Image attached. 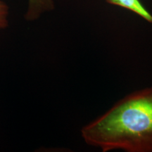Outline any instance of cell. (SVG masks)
<instances>
[{
  "label": "cell",
  "instance_id": "obj_1",
  "mask_svg": "<svg viewBox=\"0 0 152 152\" xmlns=\"http://www.w3.org/2000/svg\"><path fill=\"white\" fill-rule=\"evenodd\" d=\"M81 137L103 152H152V86L119 100L83 127Z\"/></svg>",
  "mask_w": 152,
  "mask_h": 152
},
{
  "label": "cell",
  "instance_id": "obj_2",
  "mask_svg": "<svg viewBox=\"0 0 152 152\" xmlns=\"http://www.w3.org/2000/svg\"><path fill=\"white\" fill-rule=\"evenodd\" d=\"M54 0H28L25 19L28 21H34L45 13L54 10Z\"/></svg>",
  "mask_w": 152,
  "mask_h": 152
},
{
  "label": "cell",
  "instance_id": "obj_3",
  "mask_svg": "<svg viewBox=\"0 0 152 152\" xmlns=\"http://www.w3.org/2000/svg\"><path fill=\"white\" fill-rule=\"evenodd\" d=\"M110 4L118 6L123 9H128L142 17L147 22L152 23V15L144 7L140 0H106Z\"/></svg>",
  "mask_w": 152,
  "mask_h": 152
},
{
  "label": "cell",
  "instance_id": "obj_4",
  "mask_svg": "<svg viewBox=\"0 0 152 152\" xmlns=\"http://www.w3.org/2000/svg\"><path fill=\"white\" fill-rule=\"evenodd\" d=\"M9 15L8 5L0 0V30L6 29L9 26Z\"/></svg>",
  "mask_w": 152,
  "mask_h": 152
}]
</instances>
